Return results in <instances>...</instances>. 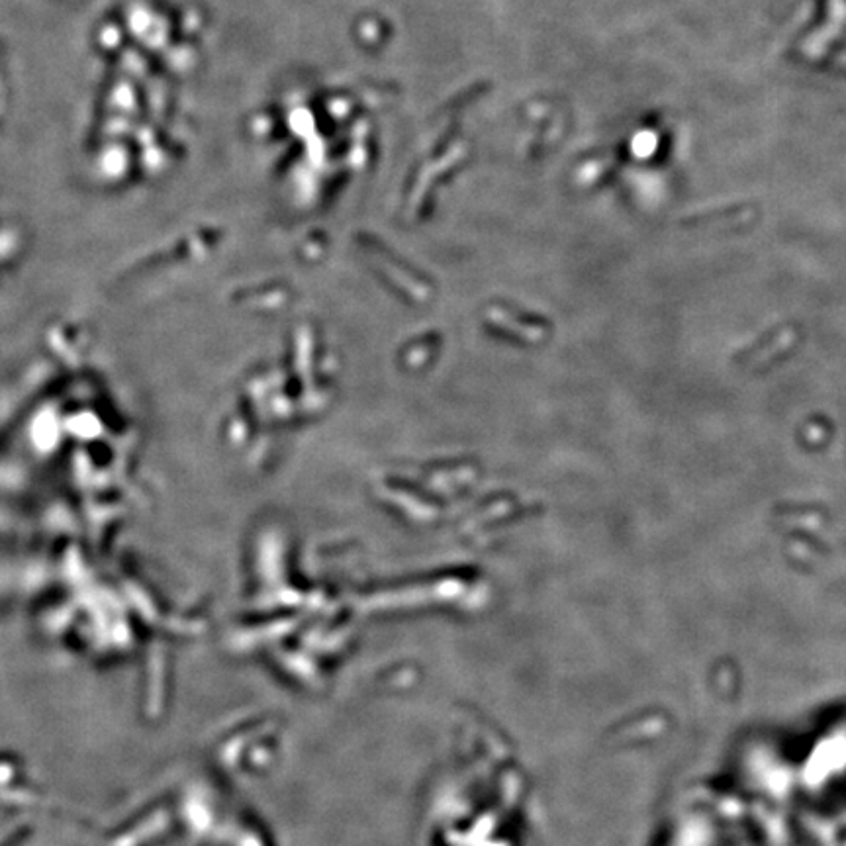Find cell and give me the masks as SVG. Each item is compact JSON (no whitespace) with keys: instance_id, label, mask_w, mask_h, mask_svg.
<instances>
[{"instance_id":"obj_1","label":"cell","mask_w":846,"mask_h":846,"mask_svg":"<svg viewBox=\"0 0 846 846\" xmlns=\"http://www.w3.org/2000/svg\"><path fill=\"white\" fill-rule=\"evenodd\" d=\"M798 339V332L793 327H780L776 332L764 335L760 341L754 343V347H751L749 351H744L739 355V361L749 362V364H756V367H766L770 364L778 355L784 351H788L789 347Z\"/></svg>"},{"instance_id":"obj_2","label":"cell","mask_w":846,"mask_h":846,"mask_svg":"<svg viewBox=\"0 0 846 846\" xmlns=\"http://www.w3.org/2000/svg\"><path fill=\"white\" fill-rule=\"evenodd\" d=\"M774 515L778 517L780 523H788V525H799V527H807V529H821L825 525V514L819 510H809V507H788L782 505L774 510Z\"/></svg>"},{"instance_id":"obj_3","label":"cell","mask_w":846,"mask_h":846,"mask_svg":"<svg viewBox=\"0 0 846 846\" xmlns=\"http://www.w3.org/2000/svg\"><path fill=\"white\" fill-rule=\"evenodd\" d=\"M788 551L789 554H793V557H798V559H805V561H811V559H813V551L809 549L805 543L798 541V539H789Z\"/></svg>"},{"instance_id":"obj_4","label":"cell","mask_w":846,"mask_h":846,"mask_svg":"<svg viewBox=\"0 0 846 846\" xmlns=\"http://www.w3.org/2000/svg\"><path fill=\"white\" fill-rule=\"evenodd\" d=\"M825 435H827V428H825V425H819V423L807 425L805 431H803V437H805V441H809V443L821 441V439H825Z\"/></svg>"}]
</instances>
